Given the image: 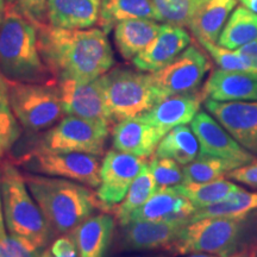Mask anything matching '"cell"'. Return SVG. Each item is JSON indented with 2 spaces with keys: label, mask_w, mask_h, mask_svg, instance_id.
Masks as SVG:
<instances>
[{
  "label": "cell",
  "mask_w": 257,
  "mask_h": 257,
  "mask_svg": "<svg viewBox=\"0 0 257 257\" xmlns=\"http://www.w3.org/2000/svg\"><path fill=\"white\" fill-rule=\"evenodd\" d=\"M43 62L57 81L91 82L110 72L114 56L101 29H61L37 25Z\"/></svg>",
  "instance_id": "cell-1"
},
{
  "label": "cell",
  "mask_w": 257,
  "mask_h": 257,
  "mask_svg": "<svg viewBox=\"0 0 257 257\" xmlns=\"http://www.w3.org/2000/svg\"><path fill=\"white\" fill-rule=\"evenodd\" d=\"M0 72L12 81L55 83L41 56L37 25L14 3H8L0 24Z\"/></svg>",
  "instance_id": "cell-2"
},
{
  "label": "cell",
  "mask_w": 257,
  "mask_h": 257,
  "mask_svg": "<svg viewBox=\"0 0 257 257\" xmlns=\"http://www.w3.org/2000/svg\"><path fill=\"white\" fill-rule=\"evenodd\" d=\"M31 195L56 233H68L101 208L96 193L79 182L28 173Z\"/></svg>",
  "instance_id": "cell-3"
},
{
  "label": "cell",
  "mask_w": 257,
  "mask_h": 257,
  "mask_svg": "<svg viewBox=\"0 0 257 257\" xmlns=\"http://www.w3.org/2000/svg\"><path fill=\"white\" fill-rule=\"evenodd\" d=\"M4 218L11 234L25 237L46 248L56 232L29 191L24 175L14 162L5 161L0 166Z\"/></svg>",
  "instance_id": "cell-4"
},
{
  "label": "cell",
  "mask_w": 257,
  "mask_h": 257,
  "mask_svg": "<svg viewBox=\"0 0 257 257\" xmlns=\"http://www.w3.org/2000/svg\"><path fill=\"white\" fill-rule=\"evenodd\" d=\"M248 221V214L191 221L180 231L176 239L166 250L173 255L204 252L230 257L238 249Z\"/></svg>",
  "instance_id": "cell-5"
},
{
  "label": "cell",
  "mask_w": 257,
  "mask_h": 257,
  "mask_svg": "<svg viewBox=\"0 0 257 257\" xmlns=\"http://www.w3.org/2000/svg\"><path fill=\"white\" fill-rule=\"evenodd\" d=\"M99 80L113 123L146 113L160 101L150 74L115 68Z\"/></svg>",
  "instance_id": "cell-6"
},
{
  "label": "cell",
  "mask_w": 257,
  "mask_h": 257,
  "mask_svg": "<svg viewBox=\"0 0 257 257\" xmlns=\"http://www.w3.org/2000/svg\"><path fill=\"white\" fill-rule=\"evenodd\" d=\"M9 95L19 124L31 133L47 130L64 113L59 87L55 85L9 80Z\"/></svg>",
  "instance_id": "cell-7"
},
{
  "label": "cell",
  "mask_w": 257,
  "mask_h": 257,
  "mask_svg": "<svg viewBox=\"0 0 257 257\" xmlns=\"http://www.w3.org/2000/svg\"><path fill=\"white\" fill-rule=\"evenodd\" d=\"M110 135V124L68 115L46 131L35 150L46 153H85L101 155Z\"/></svg>",
  "instance_id": "cell-8"
},
{
  "label": "cell",
  "mask_w": 257,
  "mask_h": 257,
  "mask_svg": "<svg viewBox=\"0 0 257 257\" xmlns=\"http://www.w3.org/2000/svg\"><path fill=\"white\" fill-rule=\"evenodd\" d=\"M14 163L32 174L72 180L92 188L100 185L101 162L98 155L92 154L46 153L32 149Z\"/></svg>",
  "instance_id": "cell-9"
},
{
  "label": "cell",
  "mask_w": 257,
  "mask_h": 257,
  "mask_svg": "<svg viewBox=\"0 0 257 257\" xmlns=\"http://www.w3.org/2000/svg\"><path fill=\"white\" fill-rule=\"evenodd\" d=\"M211 63L197 46H189L165 68L150 73L160 100L172 95L197 91Z\"/></svg>",
  "instance_id": "cell-10"
},
{
  "label": "cell",
  "mask_w": 257,
  "mask_h": 257,
  "mask_svg": "<svg viewBox=\"0 0 257 257\" xmlns=\"http://www.w3.org/2000/svg\"><path fill=\"white\" fill-rule=\"evenodd\" d=\"M148 163L144 157L115 149L106 154L101 163L100 185L95 192L101 210L111 211L123 201L135 179Z\"/></svg>",
  "instance_id": "cell-11"
},
{
  "label": "cell",
  "mask_w": 257,
  "mask_h": 257,
  "mask_svg": "<svg viewBox=\"0 0 257 257\" xmlns=\"http://www.w3.org/2000/svg\"><path fill=\"white\" fill-rule=\"evenodd\" d=\"M191 128L198 138L199 156L218 157L238 167L256 160L255 155L240 146L216 118L206 112H198L191 121Z\"/></svg>",
  "instance_id": "cell-12"
},
{
  "label": "cell",
  "mask_w": 257,
  "mask_h": 257,
  "mask_svg": "<svg viewBox=\"0 0 257 257\" xmlns=\"http://www.w3.org/2000/svg\"><path fill=\"white\" fill-rule=\"evenodd\" d=\"M205 107L240 146L257 157V100L216 101L206 99Z\"/></svg>",
  "instance_id": "cell-13"
},
{
  "label": "cell",
  "mask_w": 257,
  "mask_h": 257,
  "mask_svg": "<svg viewBox=\"0 0 257 257\" xmlns=\"http://www.w3.org/2000/svg\"><path fill=\"white\" fill-rule=\"evenodd\" d=\"M59 91L64 113L113 124L106 106L100 80L78 82L75 80L59 81Z\"/></svg>",
  "instance_id": "cell-14"
},
{
  "label": "cell",
  "mask_w": 257,
  "mask_h": 257,
  "mask_svg": "<svg viewBox=\"0 0 257 257\" xmlns=\"http://www.w3.org/2000/svg\"><path fill=\"white\" fill-rule=\"evenodd\" d=\"M191 35L184 27L165 23L155 40L133 59L140 72L155 73L173 62L191 44Z\"/></svg>",
  "instance_id": "cell-15"
},
{
  "label": "cell",
  "mask_w": 257,
  "mask_h": 257,
  "mask_svg": "<svg viewBox=\"0 0 257 257\" xmlns=\"http://www.w3.org/2000/svg\"><path fill=\"white\" fill-rule=\"evenodd\" d=\"M166 134L140 117L128 118L115 124L112 130V144L118 152L148 159L155 154Z\"/></svg>",
  "instance_id": "cell-16"
},
{
  "label": "cell",
  "mask_w": 257,
  "mask_h": 257,
  "mask_svg": "<svg viewBox=\"0 0 257 257\" xmlns=\"http://www.w3.org/2000/svg\"><path fill=\"white\" fill-rule=\"evenodd\" d=\"M202 101H205V98L201 91L172 95L160 100L152 110L138 117L153 126L168 133L180 125L191 123L200 111Z\"/></svg>",
  "instance_id": "cell-17"
},
{
  "label": "cell",
  "mask_w": 257,
  "mask_h": 257,
  "mask_svg": "<svg viewBox=\"0 0 257 257\" xmlns=\"http://www.w3.org/2000/svg\"><path fill=\"white\" fill-rule=\"evenodd\" d=\"M197 208L187 198L175 191L174 187L157 188L146 204L138 207L130 216L133 220L185 221L189 223Z\"/></svg>",
  "instance_id": "cell-18"
},
{
  "label": "cell",
  "mask_w": 257,
  "mask_h": 257,
  "mask_svg": "<svg viewBox=\"0 0 257 257\" xmlns=\"http://www.w3.org/2000/svg\"><path fill=\"white\" fill-rule=\"evenodd\" d=\"M187 224L185 221L133 220L124 226L121 245L126 250L166 249Z\"/></svg>",
  "instance_id": "cell-19"
},
{
  "label": "cell",
  "mask_w": 257,
  "mask_h": 257,
  "mask_svg": "<svg viewBox=\"0 0 257 257\" xmlns=\"http://www.w3.org/2000/svg\"><path fill=\"white\" fill-rule=\"evenodd\" d=\"M205 100L256 101L257 74L217 69L201 89Z\"/></svg>",
  "instance_id": "cell-20"
},
{
  "label": "cell",
  "mask_w": 257,
  "mask_h": 257,
  "mask_svg": "<svg viewBox=\"0 0 257 257\" xmlns=\"http://www.w3.org/2000/svg\"><path fill=\"white\" fill-rule=\"evenodd\" d=\"M115 227L114 218L96 214L82 221L70 232L79 257H105L110 248Z\"/></svg>",
  "instance_id": "cell-21"
},
{
  "label": "cell",
  "mask_w": 257,
  "mask_h": 257,
  "mask_svg": "<svg viewBox=\"0 0 257 257\" xmlns=\"http://www.w3.org/2000/svg\"><path fill=\"white\" fill-rule=\"evenodd\" d=\"M102 0H48L49 25L61 29H88L98 23Z\"/></svg>",
  "instance_id": "cell-22"
},
{
  "label": "cell",
  "mask_w": 257,
  "mask_h": 257,
  "mask_svg": "<svg viewBox=\"0 0 257 257\" xmlns=\"http://www.w3.org/2000/svg\"><path fill=\"white\" fill-rule=\"evenodd\" d=\"M161 25L152 19H128L113 29L114 43L125 60H133L155 40Z\"/></svg>",
  "instance_id": "cell-23"
},
{
  "label": "cell",
  "mask_w": 257,
  "mask_h": 257,
  "mask_svg": "<svg viewBox=\"0 0 257 257\" xmlns=\"http://www.w3.org/2000/svg\"><path fill=\"white\" fill-rule=\"evenodd\" d=\"M237 2L238 0H205L188 27L197 40L216 43Z\"/></svg>",
  "instance_id": "cell-24"
},
{
  "label": "cell",
  "mask_w": 257,
  "mask_h": 257,
  "mask_svg": "<svg viewBox=\"0 0 257 257\" xmlns=\"http://www.w3.org/2000/svg\"><path fill=\"white\" fill-rule=\"evenodd\" d=\"M128 19L161 22L153 0H102L98 23L105 34L113 30L118 23Z\"/></svg>",
  "instance_id": "cell-25"
},
{
  "label": "cell",
  "mask_w": 257,
  "mask_h": 257,
  "mask_svg": "<svg viewBox=\"0 0 257 257\" xmlns=\"http://www.w3.org/2000/svg\"><path fill=\"white\" fill-rule=\"evenodd\" d=\"M257 40V14L244 5L237 6L221 30L218 44L237 50Z\"/></svg>",
  "instance_id": "cell-26"
},
{
  "label": "cell",
  "mask_w": 257,
  "mask_h": 257,
  "mask_svg": "<svg viewBox=\"0 0 257 257\" xmlns=\"http://www.w3.org/2000/svg\"><path fill=\"white\" fill-rule=\"evenodd\" d=\"M155 156L166 157L186 166L199 156L198 138L191 127L180 125L166 134L156 148Z\"/></svg>",
  "instance_id": "cell-27"
},
{
  "label": "cell",
  "mask_w": 257,
  "mask_h": 257,
  "mask_svg": "<svg viewBox=\"0 0 257 257\" xmlns=\"http://www.w3.org/2000/svg\"><path fill=\"white\" fill-rule=\"evenodd\" d=\"M155 179L149 169V163L144 167L142 172L135 179L133 185L120 204L112 208L113 216L121 226H125L130 223V216L135 210L146 204L148 199L157 191Z\"/></svg>",
  "instance_id": "cell-28"
},
{
  "label": "cell",
  "mask_w": 257,
  "mask_h": 257,
  "mask_svg": "<svg viewBox=\"0 0 257 257\" xmlns=\"http://www.w3.org/2000/svg\"><path fill=\"white\" fill-rule=\"evenodd\" d=\"M255 210H257V192H248L242 188L231 193L216 204L198 208L191 218V221L204 219V218L240 217Z\"/></svg>",
  "instance_id": "cell-29"
},
{
  "label": "cell",
  "mask_w": 257,
  "mask_h": 257,
  "mask_svg": "<svg viewBox=\"0 0 257 257\" xmlns=\"http://www.w3.org/2000/svg\"><path fill=\"white\" fill-rule=\"evenodd\" d=\"M174 188L176 192L187 198L197 210L216 204L231 193L242 189L239 186L224 179L214 180L205 184H181L174 186Z\"/></svg>",
  "instance_id": "cell-30"
},
{
  "label": "cell",
  "mask_w": 257,
  "mask_h": 257,
  "mask_svg": "<svg viewBox=\"0 0 257 257\" xmlns=\"http://www.w3.org/2000/svg\"><path fill=\"white\" fill-rule=\"evenodd\" d=\"M238 166L230 161L210 156H198L193 162L184 166V182L182 184H205L214 180L223 179L231 170Z\"/></svg>",
  "instance_id": "cell-31"
},
{
  "label": "cell",
  "mask_w": 257,
  "mask_h": 257,
  "mask_svg": "<svg viewBox=\"0 0 257 257\" xmlns=\"http://www.w3.org/2000/svg\"><path fill=\"white\" fill-rule=\"evenodd\" d=\"M21 135L19 121L10 104L9 80L0 72V157L15 147Z\"/></svg>",
  "instance_id": "cell-32"
},
{
  "label": "cell",
  "mask_w": 257,
  "mask_h": 257,
  "mask_svg": "<svg viewBox=\"0 0 257 257\" xmlns=\"http://www.w3.org/2000/svg\"><path fill=\"white\" fill-rule=\"evenodd\" d=\"M204 2L205 0H153L160 21L178 27H189Z\"/></svg>",
  "instance_id": "cell-33"
},
{
  "label": "cell",
  "mask_w": 257,
  "mask_h": 257,
  "mask_svg": "<svg viewBox=\"0 0 257 257\" xmlns=\"http://www.w3.org/2000/svg\"><path fill=\"white\" fill-rule=\"evenodd\" d=\"M149 169L159 188L174 187L184 182V170L172 159L155 156L149 162Z\"/></svg>",
  "instance_id": "cell-34"
},
{
  "label": "cell",
  "mask_w": 257,
  "mask_h": 257,
  "mask_svg": "<svg viewBox=\"0 0 257 257\" xmlns=\"http://www.w3.org/2000/svg\"><path fill=\"white\" fill-rule=\"evenodd\" d=\"M198 41L202 48L210 54L212 59L214 60V62L220 67V69L232 70V72H249L248 67L244 63L243 59L240 57L237 50H230L227 48H224L210 41Z\"/></svg>",
  "instance_id": "cell-35"
},
{
  "label": "cell",
  "mask_w": 257,
  "mask_h": 257,
  "mask_svg": "<svg viewBox=\"0 0 257 257\" xmlns=\"http://www.w3.org/2000/svg\"><path fill=\"white\" fill-rule=\"evenodd\" d=\"M42 248L18 234H8L0 240V257H40Z\"/></svg>",
  "instance_id": "cell-36"
},
{
  "label": "cell",
  "mask_w": 257,
  "mask_h": 257,
  "mask_svg": "<svg viewBox=\"0 0 257 257\" xmlns=\"http://www.w3.org/2000/svg\"><path fill=\"white\" fill-rule=\"evenodd\" d=\"M48 0H16V5L28 19L36 25L46 24Z\"/></svg>",
  "instance_id": "cell-37"
},
{
  "label": "cell",
  "mask_w": 257,
  "mask_h": 257,
  "mask_svg": "<svg viewBox=\"0 0 257 257\" xmlns=\"http://www.w3.org/2000/svg\"><path fill=\"white\" fill-rule=\"evenodd\" d=\"M40 257H79V253L70 234H64L42 251Z\"/></svg>",
  "instance_id": "cell-38"
},
{
  "label": "cell",
  "mask_w": 257,
  "mask_h": 257,
  "mask_svg": "<svg viewBox=\"0 0 257 257\" xmlns=\"http://www.w3.org/2000/svg\"><path fill=\"white\" fill-rule=\"evenodd\" d=\"M226 176L233 181L240 182L249 187L257 188V159L248 165L240 166L238 168L231 170Z\"/></svg>",
  "instance_id": "cell-39"
},
{
  "label": "cell",
  "mask_w": 257,
  "mask_h": 257,
  "mask_svg": "<svg viewBox=\"0 0 257 257\" xmlns=\"http://www.w3.org/2000/svg\"><path fill=\"white\" fill-rule=\"evenodd\" d=\"M237 51L248 67L249 72L257 74V40L240 47Z\"/></svg>",
  "instance_id": "cell-40"
},
{
  "label": "cell",
  "mask_w": 257,
  "mask_h": 257,
  "mask_svg": "<svg viewBox=\"0 0 257 257\" xmlns=\"http://www.w3.org/2000/svg\"><path fill=\"white\" fill-rule=\"evenodd\" d=\"M230 257H257V242L245 245L242 250L236 251Z\"/></svg>",
  "instance_id": "cell-41"
},
{
  "label": "cell",
  "mask_w": 257,
  "mask_h": 257,
  "mask_svg": "<svg viewBox=\"0 0 257 257\" xmlns=\"http://www.w3.org/2000/svg\"><path fill=\"white\" fill-rule=\"evenodd\" d=\"M8 237L5 227L4 218V207H3V197H2V172H0V240L5 239Z\"/></svg>",
  "instance_id": "cell-42"
},
{
  "label": "cell",
  "mask_w": 257,
  "mask_h": 257,
  "mask_svg": "<svg viewBox=\"0 0 257 257\" xmlns=\"http://www.w3.org/2000/svg\"><path fill=\"white\" fill-rule=\"evenodd\" d=\"M239 2L242 3V5L245 6V8L250 9L251 11L257 14V0H239Z\"/></svg>",
  "instance_id": "cell-43"
},
{
  "label": "cell",
  "mask_w": 257,
  "mask_h": 257,
  "mask_svg": "<svg viewBox=\"0 0 257 257\" xmlns=\"http://www.w3.org/2000/svg\"><path fill=\"white\" fill-rule=\"evenodd\" d=\"M6 6H8V3H5V0H0V24H2L3 18L5 16Z\"/></svg>",
  "instance_id": "cell-44"
},
{
  "label": "cell",
  "mask_w": 257,
  "mask_h": 257,
  "mask_svg": "<svg viewBox=\"0 0 257 257\" xmlns=\"http://www.w3.org/2000/svg\"><path fill=\"white\" fill-rule=\"evenodd\" d=\"M187 257H219L216 255H211V253H204V252H198V253H192Z\"/></svg>",
  "instance_id": "cell-45"
},
{
  "label": "cell",
  "mask_w": 257,
  "mask_h": 257,
  "mask_svg": "<svg viewBox=\"0 0 257 257\" xmlns=\"http://www.w3.org/2000/svg\"><path fill=\"white\" fill-rule=\"evenodd\" d=\"M6 2H8V3H15L16 0H6Z\"/></svg>",
  "instance_id": "cell-46"
},
{
  "label": "cell",
  "mask_w": 257,
  "mask_h": 257,
  "mask_svg": "<svg viewBox=\"0 0 257 257\" xmlns=\"http://www.w3.org/2000/svg\"><path fill=\"white\" fill-rule=\"evenodd\" d=\"M0 159H2V157H0ZM0 166H2V163H0Z\"/></svg>",
  "instance_id": "cell-47"
}]
</instances>
